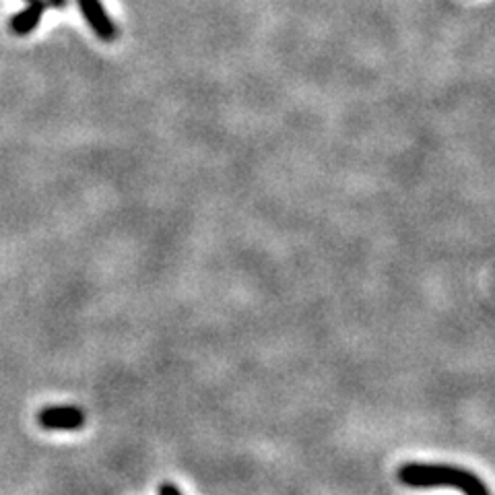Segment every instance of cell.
Masks as SVG:
<instances>
[{
  "mask_svg": "<svg viewBox=\"0 0 495 495\" xmlns=\"http://www.w3.org/2000/svg\"><path fill=\"white\" fill-rule=\"evenodd\" d=\"M400 483L413 490H434V487H454L464 495H490L487 485L475 472L450 464L409 463L399 469Z\"/></svg>",
  "mask_w": 495,
  "mask_h": 495,
  "instance_id": "1",
  "label": "cell"
},
{
  "mask_svg": "<svg viewBox=\"0 0 495 495\" xmlns=\"http://www.w3.org/2000/svg\"><path fill=\"white\" fill-rule=\"evenodd\" d=\"M76 4H79L83 19L87 21L91 32H94L99 40L102 41L116 40L118 30H116L114 21H112V17H110V13L105 11L102 0H76Z\"/></svg>",
  "mask_w": 495,
  "mask_h": 495,
  "instance_id": "2",
  "label": "cell"
},
{
  "mask_svg": "<svg viewBox=\"0 0 495 495\" xmlns=\"http://www.w3.org/2000/svg\"><path fill=\"white\" fill-rule=\"evenodd\" d=\"M44 11H46V4L41 3V0H33V3H30L25 6L23 11L15 13V15L11 17V32L15 35H30L32 32H35L41 23V19H44Z\"/></svg>",
  "mask_w": 495,
  "mask_h": 495,
  "instance_id": "3",
  "label": "cell"
},
{
  "mask_svg": "<svg viewBox=\"0 0 495 495\" xmlns=\"http://www.w3.org/2000/svg\"><path fill=\"white\" fill-rule=\"evenodd\" d=\"M41 423L52 429H76L85 423V415L79 411V409H73V407L48 409V411L41 413Z\"/></svg>",
  "mask_w": 495,
  "mask_h": 495,
  "instance_id": "4",
  "label": "cell"
},
{
  "mask_svg": "<svg viewBox=\"0 0 495 495\" xmlns=\"http://www.w3.org/2000/svg\"><path fill=\"white\" fill-rule=\"evenodd\" d=\"M159 495H182V491L172 483H164L159 487Z\"/></svg>",
  "mask_w": 495,
  "mask_h": 495,
  "instance_id": "5",
  "label": "cell"
},
{
  "mask_svg": "<svg viewBox=\"0 0 495 495\" xmlns=\"http://www.w3.org/2000/svg\"><path fill=\"white\" fill-rule=\"evenodd\" d=\"M50 4H52V6H65L67 0H50Z\"/></svg>",
  "mask_w": 495,
  "mask_h": 495,
  "instance_id": "6",
  "label": "cell"
},
{
  "mask_svg": "<svg viewBox=\"0 0 495 495\" xmlns=\"http://www.w3.org/2000/svg\"><path fill=\"white\" fill-rule=\"evenodd\" d=\"M27 3H33V0H27Z\"/></svg>",
  "mask_w": 495,
  "mask_h": 495,
  "instance_id": "7",
  "label": "cell"
}]
</instances>
